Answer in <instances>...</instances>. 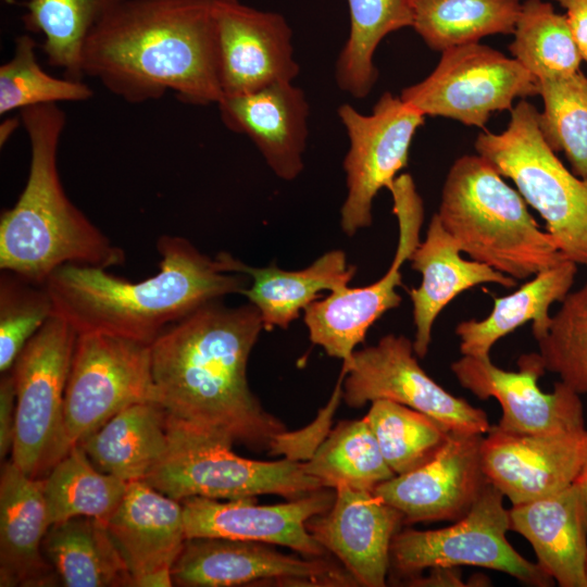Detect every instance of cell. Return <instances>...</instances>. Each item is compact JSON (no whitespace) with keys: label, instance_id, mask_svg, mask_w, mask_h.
Instances as JSON below:
<instances>
[{"label":"cell","instance_id":"obj_1","mask_svg":"<svg viewBox=\"0 0 587 587\" xmlns=\"http://www.w3.org/2000/svg\"><path fill=\"white\" fill-rule=\"evenodd\" d=\"M221 300V299H220ZM210 301L165 328L150 345L155 401L168 415L271 450L285 424L252 392L247 365L263 323L252 303Z\"/></svg>","mask_w":587,"mask_h":587},{"label":"cell","instance_id":"obj_2","mask_svg":"<svg viewBox=\"0 0 587 587\" xmlns=\"http://www.w3.org/2000/svg\"><path fill=\"white\" fill-rule=\"evenodd\" d=\"M214 0H125L88 36L83 76L128 103L173 92L193 105L223 97Z\"/></svg>","mask_w":587,"mask_h":587},{"label":"cell","instance_id":"obj_3","mask_svg":"<svg viewBox=\"0 0 587 587\" xmlns=\"http://www.w3.org/2000/svg\"><path fill=\"white\" fill-rule=\"evenodd\" d=\"M158 251L159 272L135 283L100 266L58 267L45 283L53 314L77 334L102 333L151 345L201 305L248 288V275L224 271L217 255L203 254L186 238L163 235Z\"/></svg>","mask_w":587,"mask_h":587},{"label":"cell","instance_id":"obj_4","mask_svg":"<svg viewBox=\"0 0 587 587\" xmlns=\"http://www.w3.org/2000/svg\"><path fill=\"white\" fill-rule=\"evenodd\" d=\"M30 162L26 185L0 218V268L45 285L60 266L74 263L111 267L125 262L112 243L67 197L58 153L66 114L58 103L20 110Z\"/></svg>","mask_w":587,"mask_h":587},{"label":"cell","instance_id":"obj_5","mask_svg":"<svg viewBox=\"0 0 587 587\" xmlns=\"http://www.w3.org/2000/svg\"><path fill=\"white\" fill-rule=\"evenodd\" d=\"M437 215L463 253L516 280L565 259L520 192L478 153L453 162Z\"/></svg>","mask_w":587,"mask_h":587},{"label":"cell","instance_id":"obj_6","mask_svg":"<svg viewBox=\"0 0 587 587\" xmlns=\"http://www.w3.org/2000/svg\"><path fill=\"white\" fill-rule=\"evenodd\" d=\"M510 113L504 130L477 136L476 152L514 183L565 259L587 266V182L567 170L549 147L535 105L521 99Z\"/></svg>","mask_w":587,"mask_h":587},{"label":"cell","instance_id":"obj_7","mask_svg":"<svg viewBox=\"0 0 587 587\" xmlns=\"http://www.w3.org/2000/svg\"><path fill=\"white\" fill-rule=\"evenodd\" d=\"M168 447L145 478L160 492L182 501L191 497L236 500L260 495L298 498L323 488L302 461H259L237 455L229 437L167 414Z\"/></svg>","mask_w":587,"mask_h":587},{"label":"cell","instance_id":"obj_8","mask_svg":"<svg viewBox=\"0 0 587 587\" xmlns=\"http://www.w3.org/2000/svg\"><path fill=\"white\" fill-rule=\"evenodd\" d=\"M76 330L53 314L28 340L12 369L16 422L12 462L25 474L45 478L68 451L63 409Z\"/></svg>","mask_w":587,"mask_h":587},{"label":"cell","instance_id":"obj_9","mask_svg":"<svg viewBox=\"0 0 587 587\" xmlns=\"http://www.w3.org/2000/svg\"><path fill=\"white\" fill-rule=\"evenodd\" d=\"M503 497L489 483L454 524L439 529L399 530L390 547L389 573L403 580L432 567L471 565L505 573L529 586H552L554 580L507 540L510 517Z\"/></svg>","mask_w":587,"mask_h":587},{"label":"cell","instance_id":"obj_10","mask_svg":"<svg viewBox=\"0 0 587 587\" xmlns=\"http://www.w3.org/2000/svg\"><path fill=\"white\" fill-rule=\"evenodd\" d=\"M148 400L155 401L149 344L77 334L64 395L67 451L124 408Z\"/></svg>","mask_w":587,"mask_h":587},{"label":"cell","instance_id":"obj_11","mask_svg":"<svg viewBox=\"0 0 587 587\" xmlns=\"http://www.w3.org/2000/svg\"><path fill=\"white\" fill-rule=\"evenodd\" d=\"M538 95V80L514 58L479 42L442 51L434 71L404 88L401 99L424 116L484 128L491 114Z\"/></svg>","mask_w":587,"mask_h":587},{"label":"cell","instance_id":"obj_12","mask_svg":"<svg viewBox=\"0 0 587 587\" xmlns=\"http://www.w3.org/2000/svg\"><path fill=\"white\" fill-rule=\"evenodd\" d=\"M388 190L399 227L398 245L388 271L367 286L329 291L304 309L310 340L342 363L350 361L369 328L387 311L400 305L402 298L397 288L402 285L401 266L420 243L424 205L412 176L398 175Z\"/></svg>","mask_w":587,"mask_h":587},{"label":"cell","instance_id":"obj_13","mask_svg":"<svg viewBox=\"0 0 587 587\" xmlns=\"http://www.w3.org/2000/svg\"><path fill=\"white\" fill-rule=\"evenodd\" d=\"M337 113L350 141L344 159L348 192L340 225L346 235L353 236L372 224L376 195L389 189L408 165L411 142L425 116L389 91L379 97L371 114H362L349 103L341 104Z\"/></svg>","mask_w":587,"mask_h":587},{"label":"cell","instance_id":"obj_14","mask_svg":"<svg viewBox=\"0 0 587 587\" xmlns=\"http://www.w3.org/2000/svg\"><path fill=\"white\" fill-rule=\"evenodd\" d=\"M342 397L354 409L391 400L436 419L450 430L486 435L487 414L438 385L421 367L413 341L389 334L374 346L355 350L342 364Z\"/></svg>","mask_w":587,"mask_h":587},{"label":"cell","instance_id":"obj_15","mask_svg":"<svg viewBox=\"0 0 587 587\" xmlns=\"http://www.w3.org/2000/svg\"><path fill=\"white\" fill-rule=\"evenodd\" d=\"M273 545L220 537L187 538L172 566L176 586L234 587L274 583L285 586H358L342 566L325 558L286 554Z\"/></svg>","mask_w":587,"mask_h":587},{"label":"cell","instance_id":"obj_16","mask_svg":"<svg viewBox=\"0 0 587 587\" xmlns=\"http://www.w3.org/2000/svg\"><path fill=\"white\" fill-rule=\"evenodd\" d=\"M517 371L496 366L490 357L462 355L450 369L459 384L480 400L495 398L501 407L499 430L520 435L582 433L585 427L580 395L561 380L544 392L538 379L546 369L539 353L522 354Z\"/></svg>","mask_w":587,"mask_h":587},{"label":"cell","instance_id":"obj_17","mask_svg":"<svg viewBox=\"0 0 587 587\" xmlns=\"http://www.w3.org/2000/svg\"><path fill=\"white\" fill-rule=\"evenodd\" d=\"M213 12L223 96L252 92L298 76L292 30L282 14L240 0H214Z\"/></svg>","mask_w":587,"mask_h":587},{"label":"cell","instance_id":"obj_18","mask_svg":"<svg viewBox=\"0 0 587 587\" xmlns=\"http://www.w3.org/2000/svg\"><path fill=\"white\" fill-rule=\"evenodd\" d=\"M483 439V434L451 430L433 459L373 491L402 513L403 523L457 521L489 484L482 462Z\"/></svg>","mask_w":587,"mask_h":587},{"label":"cell","instance_id":"obj_19","mask_svg":"<svg viewBox=\"0 0 587 587\" xmlns=\"http://www.w3.org/2000/svg\"><path fill=\"white\" fill-rule=\"evenodd\" d=\"M334 499L332 488L266 505L255 504L254 498H187L182 500L186 537L259 541L287 547L305 557L325 558L328 552L309 532L307 522L326 512Z\"/></svg>","mask_w":587,"mask_h":587},{"label":"cell","instance_id":"obj_20","mask_svg":"<svg viewBox=\"0 0 587 587\" xmlns=\"http://www.w3.org/2000/svg\"><path fill=\"white\" fill-rule=\"evenodd\" d=\"M586 455L587 430L520 435L491 426L482 442L486 477L512 505L559 492L573 485Z\"/></svg>","mask_w":587,"mask_h":587},{"label":"cell","instance_id":"obj_21","mask_svg":"<svg viewBox=\"0 0 587 587\" xmlns=\"http://www.w3.org/2000/svg\"><path fill=\"white\" fill-rule=\"evenodd\" d=\"M402 523V513L374 491L338 487L330 508L310 519L307 527L358 586L384 587L391 542Z\"/></svg>","mask_w":587,"mask_h":587},{"label":"cell","instance_id":"obj_22","mask_svg":"<svg viewBox=\"0 0 587 587\" xmlns=\"http://www.w3.org/2000/svg\"><path fill=\"white\" fill-rule=\"evenodd\" d=\"M217 107L223 124L249 137L279 178L292 180L302 172L310 107L301 88L292 82L275 83L223 96Z\"/></svg>","mask_w":587,"mask_h":587},{"label":"cell","instance_id":"obj_23","mask_svg":"<svg viewBox=\"0 0 587 587\" xmlns=\"http://www.w3.org/2000/svg\"><path fill=\"white\" fill-rule=\"evenodd\" d=\"M461 253L437 213L433 214L425 239L420 241L410 257L411 267L422 275L420 286L409 290L415 326L413 349L417 358L426 357L434 323L457 296L483 284H496L503 288L516 285V279L484 263L465 260Z\"/></svg>","mask_w":587,"mask_h":587},{"label":"cell","instance_id":"obj_24","mask_svg":"<svg viewBox=\"0 0 587 587\" xmlns=\"http://www.w3.org/2000/svg\"><path fill=\"white\" fill-rule=\"evenodd\" d=\"M51 526L43 479L30 477L12 461L0 476V586H50L58 582L42 552Z\"/></svg>","mask_w":587,"mask_h":587},{"label":"cell","instance_id":"obj_25","mask_svg":"<svg viewBox=\"0 0 587 587\" xmlns=\"http://www.w3.org/2000/svg\"><path fill=\"white\" fill-rule=\"evenodd\" d=\"M510 530L532 545L537 564L561 587H587V524L580 488L509 509Z\"/></svg>","mask_w":587,"mask_h":587},{"label":"cell","instance_id":"obj_26","mask_svg":"<svg viewBox=\"0 0 587 587\" xmlns=\"http://www.w3.org/2000/svg\"><path fill=\"white\" fill-rule=\"evenodd\" d=\"M107 526L133 580L160 569L172 570L187 539L182 501L145 480L127 484Z\"/></svg>","mask_w":587,"mask_h":587},{"label":"cell","instance_id":"obj_27","mask_svg":"<svg viewBox=\"0 0 587 587\" xmlns=\"http://www.w3.org/2000/svg\"><path fill=\"white\" fill-rule=\"evenodd\" d=\"M217 257L224 271L250 277L251 286L241 295L259 310L263 328L267 330L274 327L286 329L322 291L348 286L357 272L341 250L325 252L299 271L280 270L275 263L264 267L249 266L227 252H220Z\"/></svg>","mask_w":587,"mask_h":587},{"label":"cell","instance_id":"obj_28","mask_svg":"<svg viewBox=\"0 0 587 587\" xmlns=\"http://www.w3.org/2000/svg\"><path fill=\"white\" fill-rule=\"evenodd\" d=\"M576 274L577 264L564 259L537 273L512 294L494 298V307L485 319H471L457 325L461 354L489 357L499 339L528 322L535 340L540 338L551 322L550 307L566 297Z\"/></svg>","mask_w":587,"mask_h":587},{"label":"cell","instance_id":"obj_29","mask_svg":"<svg viewBox=\"0 0 587 587\" xmlns=\"http://www.w3.org/2000/svg\"><path fill=\"white\" fill-rule=\"evenodd\" d=\"M77 445L99 471L145 480L166 453L167 412L152 400L133 403Z\"/></svg>","mask_w":587,"mask_h":587},{"label":"cell","instance_id":"obj_30","mask_svg":"<svg viewBox=\"0 0 587 587\" xmlns=\"http://www.w3.org/2000/svg\"><path fill=\"white\" fill-rule=\"evenodd\" d=\"M42 552L63 586H132L129 569L103 521L79 516L52 524Z\"/></svg>","mask_w":587,"mask_h":587},{"label":"cell","instance_id":"obj_31","mask_svg":"<svg viewBox=\"0 0 587 587\" xmlns=\"http://www.w3.org/2000/svg\"><path fill=\"white\" fill-rule=\"evenodd\" d=\"M350 33L335 66L337 86L361 99L373 89L378 71L373 58L390 33L413 25V0H348Z\"/></svg>","mask_w":587,"mask_h":587},{"label":"cell","instance_id":"obj_32","mask_svg":"<svg viewBox=\"0 0 587 587\" xmlns=\"http://www.w3.org/2000/svg\"><path fill=\"white\" fill-rule=\"evenodd\" d=\"M302 462L305 472L323 488L373 491L396 476L386 463L365 415L340 422Z\"/></svg>","mask_w":587,"mask_h":587},{"label":"cell","instance_id":"obj_33","mask_svg":"<svg viewBox=\"0 0 587 587\" xmlns=\"http://www.w3.org/2000/svg\"><path fill=\"white\" fill-rule=\"evenodd\" d=\"M520 0H413L412 27L433 50L513 34Z\"/></svg>","mask_w":587,"mask_h":587},{"label":"cell","instance_id":"obj_34","mask_svg":"<svg viewBox=\"0 0 587 587\" xmlns=\"http://www.w3.org/2000/svg\"><path fill=\"white\" fill-rule=\"evenodd\" d=\"M125 0H28L22 16L28 32L43 37L49 65L83 80L82 54L93 28Z\"/></svg>","mask_w":587,"mask_h":587},{"label":"cell","instance_id":"obj_35","mask_svg":"<svg viewBox=\"0 0 587 587\" xmlns=\"http://www.w3.org/2000/svg\"><path fill=\"white\" fill-rule=\"evenodd\" d=\"M42 479L51 525L79 516L107 523L128 484L99 471L79 445L73 446Z\"/></svg>","mask_w":587,"mask_h":587},{"label":"cell","instance_id":"obj_36","mask_svg":"<svg viewBox=\"0 0 587 587\" xmlns=\"http://www.w3.org/2000/svg\"><path fill=\"white\" fill-rule=\"evenodd\" d=\"M509 46L514 58L537 80L570 76L583 60L564 14L550 2L525 0Z\"/></svg>","mask_w":587,"mask_h":587},{"label":"cell","instance_id":"obj_37","mask_svg":"<svg viewBox=\"0 0 587 587\" xmlns=\"http://www.w3.org/2000/svg\"><path fill=\"white\" fill-rule=\"evenodd\" d=\"M365 416L386 463L396 475L411 472L433 459L451 433L436 419L387 399L371 402Z\"/></svg>","mask_w":587,"mask_h":587},{"label":"cell","instance_id":"obj_38","mask_svg":"<svg viewBox=\"0 0 587 587\" xmlns=\"http://www.w3.org/2000/svg\"><path fill=\"white\" fill-rule=\"evenodd\" d=\"M544 110L539 127L549 147L564 152L572 172L587 182V76L538 80Z\"/></svg>","mask_w":587,"mask_h":587},{"label":"cell","instance_id":"obj_39","mask_svg":"<svg viewBox=\"0 0 587 587\" xmlns=\"http://www.w3.org/2000/svg\"><path fill=\"white\" fill-rule=\"evenodd\" d=\"M37 43L27 34L16 37L12 58L0 66V114L63 101H86L93 90L83 80L59 78L38 63Z\"/></svg>","mask_w":587,"mask_h":587},{"label":"cell","instance_id":"obj_40","mask_svg":"<svg viewBox=\"0 0 587 587\" xmlns=\"http://www.w3.org/2000/svg\"><path fill=\"white\" fill-rule=\"evenodd\" d=\"M536 341L546 371L578 395H587V282L566 295Z\"/></svg>","mask_w":587,"mask_h":587},{"label":"cell","instance_id":"obj_41","mask_svg":"<svg viewBox=\"0 0 587 587\" xmlns=\"http://www.w3.org/2000/svg\"><path fill=\"white\" fill-rule=\"evenodd\" d=\"M53 315L45 285L12 272L0 277V371L9 372L28 340Z\"/></svg>","mask_w":587,"mask_h":587},{"label":"cell","instance_id":"obj_42","mask_svg":"<svg viewBox=\"0 0 587 587\" xmlns=\"http://www.w3.org/2000/svg\"><path fill=\"white\" fill-rule=\"evenodd\" d=\"M16 422V395L12 375L3 373L0 382V458L12 451Z\"/></svg>","mask_w":587,"mask_h":587},{"label":"cell","instance_id":"obj_43","mask_svg":"<svg viewBox=\"0 0 587 587\" xmlns=\"http://www.w3.org/2000/svg\"><path fill=\"white\" fill-rule=\"evenodd\" d=\"M565 9V17L578 47L587 62V0H557Z\"/></svg>","mask_w":587,"mask_h":587},{"label":"cell","instance_id":"obj_44","mask_svg":"<svg viewBox=\"0 0 587 587\" xmlns=\"http://www.w3.org/2000/svg\"><path fill=\"white\" fill-rule=\"evenodd\" d=\"M407 586H467L458 567H432L427 576L416 575L401 580Z\"/></svg>","mask_w":587,"mask_h":587},{"label":"cell","instance_id":"obj_45","mask_svg":"<svg viewBox=\"0 0 587 587\" xmlns=\"http://www.w3.org/2000/svg\"><path fill=\"white\" fill-rule=\"evenodd\" d=\"M171 569H160L133 580L135 587H168L173 586Z\"/></svg>","mask_w":587,"mask_h":587},{"label":"cell","instance_id":"obj_46","mask_svg":"<svg viewBox=\"0 0 587 587\" xmlns=\"http://www.w3.org/2000/svg\"><path fill=\"white\" fill-rule=\"evenodd\" d=\"M576 483L578 484L582 491L584 507H585V514H586V524H587V455H586L584 465L582 467V471L576 479Z\"/></svg>","mask_w":587,"mask_h":587}]
</instances>
